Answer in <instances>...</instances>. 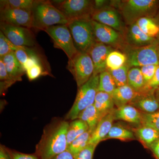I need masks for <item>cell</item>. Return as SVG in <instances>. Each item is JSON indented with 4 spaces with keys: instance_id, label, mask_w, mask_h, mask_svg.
Segmentation results:
<instances>
[{
    "instance_id": "9c48e42d",
    "label": "cell",
    "mask_w": 159,
    "mask_h": 159,
    "mask_svg": "<svg viewBox=\"0 0 159 159\" xmlns=\"http://www.w3.org/2000/svg\"><path fill=\"white\" fill-rule=\"evenodd\" d=\"M43 31L53 40L54 47L62 50L68 57L69 60L74 58L79 52L74 44L67 25L52 26Z\"/></svg>"
},
{
    "instance_id": "8fae6325",
    "label": "cell",
    "mask_w": 159,
    "mask_h": 159,
    "mask_svg": "<svg viewBox=\"0 0 159 159\" xmlns=\"http://www.w3.org/2000/svg\"><path fill=\"white\" fill-rule=\"evenodd\" d=\"M1 22L31 29L33 28L31 10L1 7Z\"/></svg>"
},
{
    "instance_id": "6da1fadb",
    "label": "cell",
    "mask_w": 159,
    "mask_h": 159,
    "mask_svg": "<svg viewBox=\"0 0 159 159\" xmlns=\"http://www.w3.org/2000/svg\"><path fill=\"white\" fill-rule=\"evenodd\" d=\"M69 124L66 120H57L45 128L36 146V155L40 159H52L67 149Z\"/></svg>"
},
{
    "instance_id": "8992f818",
    "label": "cell",
    "mask_w": 159,
    "mask_h": 159,
    "mask_svg": "<svg viewBox=\"0 0 159 159\" xmlns=\"http://www.w3.org/2000/svg\"><path fill=\"white\" fill-rule=\"evenodd\" d=\"M91 20L81 19L70 21L68 24L74 44L79 52H87L97 42Z\"/></svg>"
},
{
    "instance_id": "f6af8a7d",
    "label": "cell",
    "mask_w": 159,
    "mask_h": 159,
    "mask_svg": "<svg viewBox=\"0 0 159 159\" xmlns=\"http://www.w3.org/2000/svg\"><path fill=\"white\" fill-rule=\"evenodd\" d=\"M148 148H150L155 156L159 159V139L152 143Z\"/></svg>"
},
{
    "instance_id": "484cf974",
    "label": "cell",
    "mask_w": 159,
    "mask_h": 159,
    "mask_svg": "<svg viewBox=\"0 0 159 159\" xmlns=\"http://www.w3.org/2000/svg\"><path fill=\"white\" fill-rule=\"evenodd\" d=\"M140 29L151 37L156 38L159 33V28L154 20L151 18L144 17L135 22Z\"/></svg>"
},
{
    "instance_id": "9a60e30c",
    "label": "cell",
    "mask_w": 159,
    "mask_h": 159,
    "mask_svg": "<svg viewBox=\"0 0 159 159\" xmlns=\"http://www.w3.org/2000/svg\"><path fill=\"white\" fill-rule=\"evenodd\" d=\"M92 20L112 28L116 31H123L121 20L116 9L102 7L96 9L92 15Z\"/></svg>"
},
{
    "instance_id": "e575fe53",
    "label": "cell",
    "mask_w": 159,
    "mask_h": 159,
    "mask_svg": "<svg viewBox=\"0 0 159 159\" xmlns=\"http://www.w3.org/2000/svg\"><path fill=\"white\" fill-rule=\"evenodd\" d=\"M0 80L1 93L15 83L9 77L6 66L1 58H0Z\"/></svg>"
},
{
    "instance_id": "ac0fdd59",
    "label": "cell",
    "mask_w": 159,
    "mask_h": 159,
    "mask_svg": "<svg viewBox=\"0 0 159 159\" xmlns=\"http://www.w3.org/2000/svg\"><path fill=\"white\" fill-rule=\"evenodd\" d=\"M1 58L6 66L8 74L11 80L14 83L22 80V76L26 71L16 57L15 52H11Z\"/></svg>"
},
{
    "instance_id": "ba28073f",
    "label": "cell",
    "mask_w": 159,
    "mask_h": 159,
    "mask_svg": "<svg viewBox=\"0 0 159 159\" xmlns=\"http://www.w3.org/2000/svg\"><path fill=\"white\" fill-rule=\"evenodd\" d=\"M68 68L74 76L78 88L87 82L94 72L92 58L87 52L79 51L74 58L69 60Z\"/></svg>"
},
{
    "instance_id": "2e32d148",
    "label": "cell",
    "mask_w": 159,
    "mask_h": 159,
    "mask_svg": "<svg viewBox=\"0 0 159 159\" xmlns=\"http://www.w3.org/2000/svg\"><path fill=\"white\" fill-rule=\"evenodd\" d=\"M157 39L144 33L136 23L129 25L125 32V41L127 45L131 47L138 48L148 45Z\"/></svg>"
},
{
    "instance_id": "7bdbcfd3",
    "label": "cell",
    "mask_w": 159,
    "mask_h": 159,
    "mask_svg": "<svg viewBox=\"0 0 159 159\" xmlns=\"http://www.w3.org/2000/svg\"><path fill=\"white\" fill-rule=\"evenodd\" d=\"M0 159H12L10 149L2 144L0 145Z\"/></svg>"
},
{
    "instance_id": "7dc6e473",
    "label": "cell",
    "mask_w": 159,
    "mask_h": 159,
    "mask_svg": "<svg viewBox=\"0 0 159 159\" xmlns=\"http://www.w3.org/2000/svg\"><path fill=\"white\" fill-rule=\"evenodd\" d=\"M157 22H156V23H157V25H158V26L159 28V14L158 15V16H157ZM157 39H159V33L158 35V36H157Z\"/></svg>"
},
{
    "instance_id": "52a82bcc",
    "label": "cell",
    "mask_w": 159,
    "mask_h": 159,
    "mask_svg": "<svg viewBox=\"0 0 159 159\" xmlns=\"http://www.w3.org/2000/svg\"><path fill=\"white\" fill-rule=\"evenodd\" d=\"M57 2L55 6L70 21L92 20L95 2L89 0H66Z\"/></svg>"
},
{
    "instance_id": "cb8c5ba5",
    "label": "cell",
    "mask_w": 159,
    "mask_h": 159,
    "mask_svg": "<svg viewBox=\"0 0 159 159\" xmlns=\"http://www.w3.org/2000/svg\"><path fill=\"white\" fill-rule=\"evenodd\" d=\"M136 136L139 140L149 147L152 143L159 139V134L153 129L141 125L134 129Z\"/></svg>"
},
{
    "instance_id": "c3c4849f",
    "label": "cell",
    "mask_w": 159,
    "mask_h": 159,
    "mask_svg": "<svg viewBox=\"0 0 159 159\" xmlns=\"http://www.w3.org/2000/svg\"><path fill=\"white\" fill-rule=\"evenodd\" d=\"M157 48L158 53L159 57V39H158L157 43Z\"/></svg>"
},
{
    "instance_id": "ab89813d",
    "label": "cell",
    "mask_w": 159,
    "mask_h": 159,
    "mask_svg": "<svg viewBox=\"0 0 159 159\" xmlns=\"http://www.w3.org/2000/svg\"><path fill=\"white\" fill-rule=\"evenodd\" d=\"M159 87V65L157 68L155 74L149 82L146 84L145 89H154Z\"/></svg>"
},
{
    "instance_id": "5bb4252c",
    "label": "cell",
    "mask_w": 159,
    "mask_h": 159,
    "mask_svg": "<svg viewBox=\"0 0 159 159\" xmlns=\"http://www.w3.org/2000/svg\"><path fill=\"white\" fill-rule=\"evenodd\" d=\"M154 89H145L138 93L129 104L142 112L151 113L159 109V102L156 98Z\"/></svg>"
},
{
    "instance_id": "30bf717a",
    "label": "cell",
    "mask_w": 159,
    "mask_h": 159,
    "mask_svg": "<svg viewBox=\"0 0 159 159\" xmlns=\"http://www.w3.org/2000/svg\"><path fill=\"white\" fill-rule=\"evenodd\" d=\"M0 29L14 45L28 48L35 45L34 34L28 28L1 22Z\"/></svg>"
},
{
    "instance_id": "7402d4cb",
    "label": "cell",
    "mask_w": 159,
    "mask_h": 159,
    "mask_svg": "<svg viewBox=\"0 0 159 159\" xmlns=\"http://www.w3.org/2000/svg\"><path fill=\"white\" fill-rule=\"evenodd\" d=\"M89 130L88 125L82 120L77 119L72 121L69 124L67 133L68 147L77 137Z\"/></svg>"
},
{
    "instance_id": "bcb514c9",
    "label": "cell",
    "mask_w": 159,
    "mask_h": 159,
    "mask_svg": "<svg viewBox=\"0 0 159 159\" xmlns=\"http://www.w3.org/2000/svg\"><path fill=\"white\" fill-rule=\"evenodd\" d=\"M154 94L156 98L159 102V87L155 90Z\"/></svg>"
},
{
    "instance_id": "d6a6232c",
    "label": "cell",
    "mask_w": 159,
    "mask_h": 159,
    "mask_svg": "<svg viewBox=\"0 0 159 159\" xmlns=\"http://www.w3.org/2000/svg\"><path fill=\"white\" fill-rule=\"evenodd\" d=\"M141 124L153 129L159 134V111L151 113L141 112Z\"/></svg>"
},
{
    "instance_id": "f546056e",
    "label": "cell",
    "mask_w": 159,
    "mask_h": 159,
    "mask_svg": "<svg viewBox=\"0 0 159 159\" xmlns=\"http://www.w3.org/2000/svg\"><path fill=\"white\" fill-rule=\"evenodd\" d=\"M92 133L89 130L80 135L69 145L67 149L75 156L89 144Z\"/></svg>"
},
{
    "instance_id": "836d02e7",
    "label": "cell",
    "mask_w": 159,
    "mask_h": 159,
    "mask_svg": "<svg viewBox=\"0 0 159 159\" xmlns=\"http://www.w3.org/2000/svg\"><path fill=\"white\" fill-rule=\"evenodd\" d=\"M19 47L14 45L2 32L0 31V57H2L7 54L15 52Z\"/></svg>"
},
{
    "instance_id": "d4e9b609",
    "label": "cell",
    "mask_w": 159,
    "mask_h": 159,
    "mask_svg": "<svg viewBox=\"0 0 159 159\" xmlns=\"http://www.w3.org/2000/svg\"><path fill=\"white\" fill-rule=\"evenodd\" d=\"M128 84L138 93L143 91L146 83L139 67H133L129 69L128 74Z\"/></svg>"
},
{
    "instance_id": "44dd1931",
    "label": "cell",
    "mask_w": 159,
    "mask_h": 159,
    "mask_svg": "<svg viewBox=\"0 0 159 159\" xmlns=\"http://www.w3.org/2000/svg\"><path fill=\"white\" fill-rule=\"evenodd\" d=\"M128 84L117 87L114 91L112 97L113 99L115 105L119 108L123 106L129 104L138 94Z\"/></svg>"
},
{
    "instance_id": "83f0119b",
    "label": "cell",
    "mask_w": 159,
    "mask_h": 159,
    "mask_svg": "<svg viewBox=\"0 0 159 159\" xmlns=\"http://www.w3.org/2000/svg\"><path fill=\"white\" fill-rule=\"evenodd\" d=\"M118 139L121 140H134L135 139L133 132L122 125L114 124L104 140L108 139Z\"/></svg>"
},
{
    "instance_id": "f1b7e54d",
    "label": "cell",
    "mask_w": 159,
    "mask_h": 159,
    "mask_svg": "<svg viewBox=\"0 0 159 159\" xmlns=\"http://www.w3.org/2000/svg\"><path fill=\"white\" fill-rule=\"evenodd\" d=\"M126 61L127 58L124 53L114 50L110 53L107 57V70H117L126 64Z\"/></svg>"
},
{
    "instance_id": "603a6c76",
    "label": "cell",
    "mask_w": 159,
    "mask_h": 159,
    "mask_svg": "<svg viewBox=\"0 0 159 159\" xmlns=\"http://www.w3.org/2000/svg\"><path fill=\"white\" fill-rule=\"evenodd\" d=\"M85 122L89 128V130L93 133L99 121H100L98 114L94 104L90 106L80 114L78 119Z\"/></svg>"
},
{
    "instance_id": "5b68a950",
    "label": "cell",
    "mask_w": 159,
    "mask_h": 159,
    "mask_svg": "<svg viewBox=\"0 0 159 159\" xmlns=\"http://www.w3.org/2000/svg\"><path fill=\"white\" fill-rule=\"evenodd\" d=\"M157 41V39L151 44L138 48L128 45L123 47L124 53L127 58L126 64L129 68L152 65H159Z\"/></svg>"
},
{
    "instance_id": "d590c367",
    "label": "cell",
    "mask_w": 159,
    "mask_h": 159,
    "mask_svg": "<svg viewBox=\"0 0 159 159\" xmlns=\"http://www.w3.org/2000/svg\"><path fill=\"white\" fill-rule=\"evenodd\" d=\"M29 48L28 47H19L15 51L16 57L23 66L29 57L35 54L34 51Z\"/></svg>"
},
{
    "instance_id": "1f68e13d",
    "label": "cell",
    "mask_w": 159,
    "mask_h": 159,
    "mask_svg": "<svg viewBox=\"0 0 159 159\" xmlns=\"http://www.w3.org/2000/svg\"><path fill=\"white\" fill-rule=\"evenodd\" d=\"M35 2L33 0H2L1 1V7L31 10Z\"/></svg>"
},
{
    "instance_id": "d6986e66",
    "label": "cell",
    "mask_w": 159,
    "mask_h": 159,
    "mask_svg": "<svg viewBox=\"0 0 159 159\" xmlns=\"http://www.w3.org/2000/svg\"><path fill=\"white\" fill-rule=\"evenodd\" d=\"M115 105L111 95L100 91L97 92L94 105L100 120L115 109Z\"/></svg>"
},
{
    "instance_id": "60d3db41",
    "label": "cell",
    "mask_w": 159,
    "mask_h": 159,
    "mask_svg": "<svg viewBox=\"0 0 159 159\" xmlns=\"http://www.w3.org/2000/svg\"><path fill=\"white\" fill-rule=\"evenodd\" d=\"M12 159H40L36 154H25L10 150Z\"/></svg>"
},
{
    "instance_id": "f35d334b",
    "label": "cell",
    "mask_w": 159,
    "mask_h": 159,
    "mask_svg": "<svg viewBox=\"0 0 159 159\" xmlns=\"http://www.w3.org/2000/svg\"><path fill=\"white\" fill-rule=\"evenodd\" d=\"M27 76L30 80L37 79L42 74L43 69L41 64L37 65L26 71Z\"/></svg>"
},
{
    "instance_id": "277c9868",
    "label": "cell",
    "mask_w": 159,
    "mask_h": 159,
    "mask_svg": "<svg viewBox=\"0 0 159 159\" xmlns=\"http://www.w3.org/2000/svg\"><path fill=\"white\" fill-rule=\"evenodd\" d=\"M99 75H93L87 82L79 88L74 104L66 116V120H76L83 111L94 104L98 92Z\"/></svg>"
},
{
    "instance_id": "4fadbf2b",
    "label": "cell",
    "mask_w": 159,
    "mask_h": 159,
    "mask_svg": "<svg viewBox=\"0 0 159 159\" xmlns=\"http://www.w3.org/2000/svg\"><path fill=\"white\" fill-rule=\"evenodd\" d=\"M114 51L111 46L97 42L89 50L88 53L92 58L94 67L93 75L101 74L107 70V59L109 54Z\"/></svg>"
},
{
    "instance_id": "4316f807",
    "label": "cell",
    "mask_w": 159,
    "mask_h": 159,
    "mask_svg": "<svg viewBox=\"0 0 159 159\" xmlns=\"http://www.w3.org/2000/svg\"><path fill=\"white\" fill-rule=\"evenodd\" d=\"M116 88L113 78L107 70L99 74L98 91L107 93L112 96Z\"/></svg>"
},
{
    "instance_id": "e0dca14e",
    "label": "cell",
    "mask_w": 159,
    "mask_h": 159,
    "mask_svg": "<svg viewBox=\"0 0 159 159\" xmlns=\"http://www.w3.org/2000/svg\"><path fill=\"white\" fill-rule=\"evenodd\" d=\"M115 109L102 118L91 135L89 144L98 145L101 141H104L108 134L115 119Z\"/></svg>"
},
{
    "instance_id": "3957f363",
    "label": "cell",
    "mask_w": 159,
    "mask_h": 159,
    "mask_svg": "<svg viewBox=\"0 0 159 159\" xmlns=\"http://www.w3.org/2000/svg\"><path fill=\"white\" fill-rule=\"evenodd\" d=\"M159 8L156 0H128L122 1L120 9L125 22L131 25L141 18H151Z\"/></svg>"
},
{
    "instance_id": "74e56055",
    "label": "cell",
    "mask_w": 159,
    "mask_h": 159,
    "mask_svg": "<svg viewBox=\"0 0 159 159\" xmlns=\"http://www.w3.org/2000/svg\"><path fill=\"white\" fill-rule=\"evenodd\" d=\"M158 66L152 65L144 66L141 68V72L145 80L146 84L153 77Z\"/></svg>"
},
{
    "instance_id": "ee69618b",
    "label": "cell",
    "mask_w": 159,
    "mask_h": 159,
    "mask_svg": "<svg viewBox=\"0 0 159 159\" xmlns=\"http://www.w3.org/2000/svg\"><path fill=\"white\" fill-rule=\"evenodd\" d=\"M52 159H74V156L70 151L67 149Z\"/></svg>"
},
{
    "instance_id": "8d00e7d4",
    "label": "cell",
    "mask_w": 159,
    "mask_h": 159,
    "mask_svg": "<svg viewBox=\"0 0 159 159\" xmlns=\"http://www.w3.org/2000/svg\"><path fill=\"white\" fill-rule=\"evenodd\" d=\"M97 145L89 144L86 147L74 156V159H93Z\"/></svg>"
},
{
    "instance_id": "b9f144b4",
    "label": "cell",
    "mask_w": 159,
    "mask_h": 159,
    "mask_svg": "<svg viewBox=\"0 0 159 159\" xmlns=\"http://www.w3.org/2000/svg\"><path fill=\"white\" fill-rule=\"evenodd\" d=\"M40 64L39 58L36 54H33L29 57L23 65V67L26 72L27 70L37 65Z\"/></svg>"
},
{
    "instance_id": "ffe728a7",
    "label": "cell",
    "mask_w": 159,
    "mask_h": 159,
    "mask_svg": "<svg viewBox=\"0 0 159 159\" xmlns=\"http://www.w3.org/2000/svg\"><path fill=\"white\" fill-rule=\"evenodd\" d=\"M114 114L116 120L141 124V112L130 104L115 109Z\"/></svg>"
},
{
    "instance_id": "7a4b0ae2",
    "label": "cell",
    "mask_w": 159,
    "mask_h": 159,
    "mask_svg": "<svg viewBox=\"0 0 159 159\" xmlns=\"http://www.w3.org/2000/svg\"><path fill=\"white\" fill-rule=\"evenodd\" d=\"M33 28L43 30L51 26L67 25L69 20L49 2L36 1L32 10Z\"/></svg>"
},
{
    "instance_id": "7c38bea8",
    "label": "cell",
    "mask_w": 159,
    "mask_h": 159,
    "mask_svg": "<svg viewBox=\"0 0 159 159\" xmlns=\"http://www.w3.org/2000/svg\"><path fill=\"white\" fill-rule=\"evenodd\" d=\"M94 35L97 42L113 47L122 45L121 34L115 29L103 24L91 20Z\"/></svg>"
},
{
    "instance_id": "4dcf8cb0",
    "label": "cell",
    "mask_w": 159,
    "mask_h": 159,
    "mask_svg": "<svg viewBox=\"0 0 159 159\" xmlns=\"http://www.w3.org/2000/svg\"><path fill=\"white\" fill-rule=\"evenodd\" d=\"M129 68L127 64L116 70H107L110 73L117 87L128 84V74Z\"/></svg>"
}]
</instances>
